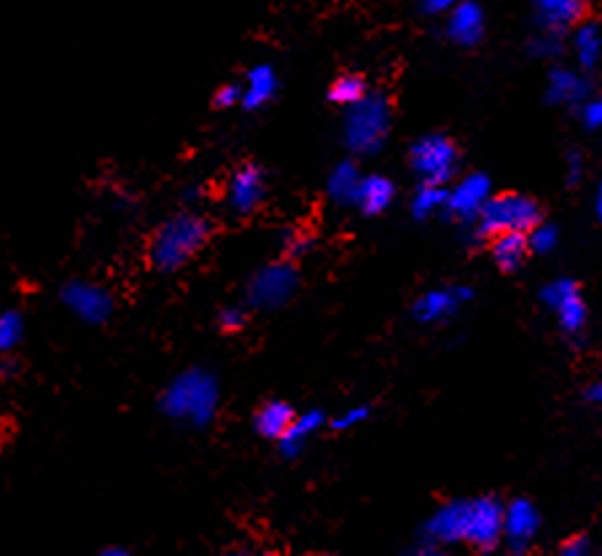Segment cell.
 I'll use <instances>...</instances> for the list:
<instances>
[{"mask_svg": "<svg viewBox=\"0 0 602 556\" xmlns=\"http://www.w3.org/2000/svg\"><path fill=\"white\" fill-rule=\"evenodd\" d=\"M323 422H326L323 411H318V409L304 411L301 417L293 420V425L288 428V433L280 438V454H283V457H299L301 449H304V441H307V438H310L315 430L323 428Z\"/></svg>", "mask_w": 602, "mask_h": 556, "instance_id": "obj_19", "label": "cell"}, {"mask_svg": "<svg viewBox=\"0 0 602 556\" xmlns=\"http://www.w3.org/2000/svg\"><path fill=\"white\" fill-rule=\"evenodd\" d=\"M218 409V382L205 368H189L175 377L162 395V411L172 420H189L197 428L210 425Z\"/></svg>", "mask_w": 602, "mask_h": 556, "instance_id": "obj_1", "label": "cell"}, {"mask_svg": "<svg viewBox=\"0 0 602 556\" xmlns=\"http://www.w3.org/2000/svg\"><path fill=\"white\" fill-rule=\"evenodd\" d=\"M414 556H447L444 551H439V548H420Z\"/></svg>", "mask_w": 602, "mask_h": 556, "instance_id": "obj_40", "label": "cell"}, {"mask_svg": "<svg viewBox=\"0 0 602 556\" xmlns=\"http://www.w3.org/2000/svg\"><path fill=\"white\" fill-rule=\"evenodd\" d=\"M559 556H594V548H592V540L589 538H573L568 540L565 546L559 548Z\"/></svg>", "mask_w": 602, "mask_h": 556, "instance_id": "obj_35", "label": "cell"}, {"mask_svg": "<svg viewBox=\"0 0 602 556\" xmlns=\"http://www.w3.org/2000/svg\"><path fill=\"white\" fill-rule=\"evenodd\" d=\"M232 556H245V554H232Z\"/></svg>", "mask_w": 602, "mask_h": 556, "instance_id": "obj_43", "label": "cell"}, {"mask_svg": "<svg viewBox=\"0 0 602 556\" xmlns=\"http://www.w3.org/2000/svg\"><path fill=\"white\" fill-rule=\"evenodd\" d=\"M468 511H471V500H449L430 516L425 524V535L433 543H463Z\"/></svg>", "mask_w": 602, "mask_h": 556, "instance_id": "obj_12", "label": "cell"}, {"mask_svg": "<svg viewBox=\"0 0 602 556\" xmlns=\"http://www.w3.org/2000/svg\"><path fill=\"white\" fill-rule=\"evenodd\" d=\"M500 540H503V503L498 497L471 500L463 543H471L479 551H492Z\"/></svg>", "mask_w": 602, "mask_h": 556, "instance_id": "obj_7", "label": "cell"}, {"mask_svg": "<svg viewBox=\"0 0 602 556\" xmlns=\"http://www.w3.org/2000/svg\"><path fill=\"white\" fill-rule=\"evenodd\" d=\"M530 52L535 54V57H541V60H554V57H562V52H565V43H562V35L559 33H546L538 35L533 43H530Z\"/></svg>", "mask_w": 602, "mask_h": 556, "instance_id": "obj_29", "label": "cell"}, {"mask_svg": "<svg viewBox=\"0 0 602 556\" xmlns=\"http://www.w3.org/2000/svg\"><path fill=\"white\" fill-rule=\"evenodd\" d=\"M538 527H541V516L530 500L516 497L514 503L503 505V538L508 540L514 554H522L530 546V540L538 535Z\"/></svg>", "mask_w": 602, "mask_h": 556, "instance_id": "obj_10", "label": "cell"}, {"mask_svg": "<svg viewBox=\"0 0 602 556\" xmlns=\"http://www.w3.org/2000/svg\"><path fill=\"white\" fill-rule=\"evenodd\" d=\"M210 237V226L202 215L197 213H178L156 231L151 242V264L159 272H175L186 261L197 256L199 248Z\"/></svg>", "mask_w": 602, "mask_h": 556, "instance_id": "obj_2", "label": "cell"}, {"mask_svg": "<svg viewBox=\"0 0 602 556\" xmlns=\"http://www.w3.org/2000/svg\"><path fill=\"white\" fill-rule=\"evenodd\" d=\"M361 186V172L353 162L336 164V170L328 178V197L334 199L336 205H355V194Z\"/></svg>", "mask_w": 602, "mask_h": 556, "instance_id": "obj_22", "label": "cell"}, {"mask_svg": "<svg viewBox=\"0 0 602 556\" xmlns=\"http://www.w3.org/2000/svg\"><path fill=\"white\" fill-rule=\"evenodd\" d=\"M62 301L73 315L81 317L84 323H92V326L105 323L113 312L111 293L95 283H84V280H70L62 288Z\"/></svg>", "mask_w": 602, "mask_h": 556, "instance_id": "obj_8", "label": "cell"}, {"mask_svg": "<svg viewBox=\"0 0 602 556\" xmlns=\"http://www.w3.org/2000/svg\"><path fill=\"white\" fill-rule=\"evenodd\" d=\"M369 406H355V409L344 411L342 417H336L334 420V428L336 430H347V428H355V425H361L363 420H369Z\"/></svg>", "mask_w": 602, "mask_h": 556, "instance_id": "obj_31", "label": "cell"}, {"mask_svg": "<svg viewBox=\"0 0 602 556\" xmlns=\"http://www.w3.org/2000/svg\"><path fill=\"white\" fill-rule=\"evenodd\" d=\"M393 199H396L393 180L382 178V175H366V178H361V186L355 194V205L363 215H379L393 205Z\"/></svg>", "mask_w": 602, "mask_h": 556, "instance_id": "obj_17", "label": "cell"}, {"mask_svg": "<svg viewBox=\"0 0 602 556\" xmlns=\"http://www.w3.org/2000/svg\"><path fill=\"white\" fill-rule=\"evenodd\" d=\"M471 299L473 288H468V285H455V288H444V291H428L414 301V317L420 323H439V320L452 315L463 301Z\"/></svg>", "mask_w": 602, "mask_h": 556, "instance_id": "obj_13", "label": "cell"}, {"mask_svg": "<svg viewBox=\"0 0 602 556\" xmlns=\"http://www.w3.org/2000/svg\"><path fill=\"white\" fill-rule=\"evenodd\" d=\"M559 320V328L565 331L568 336H578L584 334L586 328V317H589V309H586L584 299H581V293H570L568 299H562L554 307Z\"/></svg>", "mask_w": 602, "mask_h": 556, "instance_id": "obj_23", "label": "cell"}, {"mask_svg": "<svg viewBox=\"0 0 602 556\" xmlns=\"http://www.w3.org/2000/svg\"><path fill=\"white\" fill-rule=\"evenodd\" d=\"M310 245L312 240L307 237V234H296V237L288 240V253H291V256H304V253L310 250Z\"/></svg>", "mask_w": 602, "mask_h": 556, "instance_id": "obj_38", "label": "cell"}, {"mask_svg": "<svg viewBox=\"0 0 602 556\" xmlns=\"http://www.w3.org/2000/svg\"><path fill=\"white\" fill-rule=\"evenodd\" d=\"M242 103V89L237 84H226L221 86L213 97L215 108H232V105Z\"/></svg>", "mask_w": 602, "mask_h": 556, "instance_id": "obj_32", "label": "cell"}, {"mask_svg": "<svg viewBox=\"0 0 602 556\" xmlns=\"http://www.w3.org/2000/svg\"><path fill=\"white\" fill-rule=\"evenodd\" d=\"M14 371H17V366H14V363H9V360H6V363L0 366V374H3V377H9V374H14Z\"/></svg>", "mask_w": 602, "mask_h": 556, "instance_id": "obj_42", "label": "cell"}, {"mask_svg": "<svg viewBox=\"0 0 602 556\" xmlns=\"http://www.w3.org/2000/svg\"><path fill=\"white\" fill-rule=\"evenodd\" d=\"M527 248L535 253H551L557 248V229L551 223H538L527 231Z\"/></svg>", "mask_w": 602, "mask_h": 556, "instance_id": "obj_28", "label": "cell"}, {"mask_svg": "<svg viewBox=\"0 0 602 556\" xmlns=\"http://www.w3.org/2000/svg\"><path fill=\"white\" fill-rule=\"evenodd\" d=\"M390 132V105L382 95H366L361 103L347 108L344 143L355 154H377Z\"/></svg>", "mask_w": 602, "mask_h": 556, "instance_id": "obj_3", "label": "cell"}, {"mask_svg": "<svg viewBox=\"0 0 602 556\" xmlns=\"http://www.w3.org/2000/svg\"><path fill=\"white\" fill-rule=\"evenodd\" d=\"M527 253V234H500L492 240V258H495V264L503 269V272H516L519 266L525 264Z\"/></svg>", "mask_w": 602, "mask_h": 556, "instance_id": "obj_20", "label": "cell"}, {"mask_svg": "<svg viewBox=\"0 0 602 556\" xmlns=\"http://www.w3.org/2000/svg\"><path fill=\"white\" fill-rule=\"evenodd\" d=\"M576 43L578 65L584 70L597 68V57H600V33H597V22H581L573 35Z\"/></svg>", "mask_w": 602, "mask_h": 556, "instance_id": "obj_24", "label": "cell"}, {"mask_svg": "<svg viewBox=\"0 0 602 556\" xmlns=\"http://www.w3.org/2000/svg\"><path fill=\"white\" fill-rule=\"evenodd\" d=\"M293 420H296V414H293V409L288 406V403L269 401L256 411V420H253V425H256L258 436L275 438V441H280V438L288 433V428L293 425Z\"/></svg>", "mask_w": 602, "mask_h": 556, "instance_id": "obj_18", "label": "cell"}, {"mask_svg": "<svg viewBox=\"0 0 602 556\" xmlns=\"http://www.w3.org/2000/svg\"><path fill=\"white\" fill-rule=\"evenodd\" d=\"M589 92L592 86L584 76H578L576 70L554 68L549 73V89H546L549 103H586Z\"/></svg>", "mask_w": 602, "mask_h": 556, "instance_id": "obj_16", "label": "cell"}, {"mask_svg": "<svg viewBox=\"0 0 602 556\" xmlns=\"http://www.w3.org/2000/svg\"><path fill=\"white\" fill-rule=\"evenodd\" d=\"M586 3L581 0H541L535 3V22L549 33H565L568 27L586 22Z\"/></svg>", "mask_w": 602, "mask_h": 556, "instance_id": "obj_14", "label": "cell"}, {"mask_svg": "<svg viewBox=\"0 0 602 556\" xmlns=\"http://www.w3.org/2000/svg\"><path fill=\"white\" fill-rule=\"evenodd\" d=\"M366 95H369L366 92V81H363V76H355V73H344V76L336 78L334 84H331V92H328L331 103L344 105V108L361 103Z\"/></svg>", "mask_w": 602, "mask_h": 556, "instance_id": "obj_25", "label": "cell"}, {"mask_svg": "<svg viewBox=\"0 0 602 556\" xmlns=\"http://www.w3.org/2000/svg\"><path fill=\"white\" fill-rule=\"evenodd\" d=\"M245 320H248V315H245V309L242 307H226L224 312H221V328L224 331H240L242 326H245Z\"/></svg>", "mask_w": 602, "mask_h": 556, "instance_id": "obj_33", "label": "cell"}, {"mask_svg": "<svg viewBox=\"0 0 602 556\" xmlns=\"http://www.w3.org/2000/svg\"><path fill=\"white\" fill-rule=\"evenodd\" d=\"M490 189L492 183L487 175L471 172L463 180H457L455 189L447 191V210L455 218H460V221L473 223L479 218V213H482V207L487 205V199L492 197Z\"/></svg>", "mask_w": 602, "mask_h": 556, "instance_id": "obj_9", "label": "cell"}, {"mask_svg": "<svg viewBox=\"0 0 602 556\" xmlns=\"http://www.w3.org/2000/svg\"><path fill=\"white\" fill-rule=\"evenodd\" d=\"M412 167L422 186L444 189L457 172V146L447 135H425L412 148Z\"/></svg>", "mask_w": 602, "mask_h": 556, "instance_id": "obj_5", "label": "cell"}, {"mask_svg": "<svg viewBox=\"0 0 602 556\" xmlns=\"http://www.w3.org/2000/svg\"><path fill=\"white\" fill-rule=\"evenodd\" d=\"M449 38L460 46H473V43L482 41L484 35V9L479 3H457L452 6V17L447 25Z\"/></svg>", "mask_w": 602, "mask_h": 556, "instance_id": "obj_15", "label": "cell"}, {"mask_svg": "<svg viewBox=\"0 0 602 556\" xmlns=\"http://www.w3.org/2000/svg\"><path fill=\"white\" fill-rule=\"evenodd\" d=\"M581 119H584L586 129H592V132L600 127V124H602V103H600V100H592V97H589V100L581 105Z\"/></svg>", "mask_w": 602, "mask_h": 556, "instance_id": "obj_34", "label": "cell"}, {"mask_svg": "<svg viewBox=\"0 0 602 556\" xmlns=\"http://www.w3.org/2000/svg\"><path fill=\"white\" fill-rule=\"evenodd\" d=\"M586 401L589 403H600L602 401V387H600V382H592V385L586 387Z\"/></svg>", "mask_w": 602, "mask_h": 556, "instance_id": "obj_39", "label": "cell"}, {"mask_svg": "<svg viewBox=\"0 0 602 556\" xmlns=\"http://www.w3.org/2000/svg\"><path fill=\"white\" fill-rule=\"evenodd\" d=\"M100 556H132L129 551H124V548H105Z\"/></svg>", "mask_w": 602, "mask_h": 556, "instance_id": "obj_41", "label": "cell"}, {"mask_svg": "<svg viewBox=\"0 0 602 556\" xmlns=\"http://www.w3.org/2000/svg\"><path fill=\"white\" fill-rule=\"evenodd\" d=\"M264 194H267L264 170L256 167V164H245L229 180V194L226 197H229V207H232L234 213L250 215L264 202Z\"/></svg>", "mask_w": 602, "mask_h": 556, "instance_id": "obj_11", "label": "cell"}, {"mask_svg": "<svg viewBox=\"0 0 602 556\" xmlns=\"http://www.w3.org/2000/svg\"><path fill=\"white\" fill-rule=\"evenodd\" d=\"M299 285V274L291 264L264 266L261 272L250 280L248 304L256 309H277L288 304Z\"/></svg>", "mask_w": 602, "mask_h": 556, "instance_id": "obj_6", "label": "cell"}, {"mask_svg": "<svg viewBox=\"0 0 602 556\" xmlns=\"http://www.w3.org/2000/svg\"><path fill=\"white\" fill-rule=\"evenodd\" d=\"M584 175V156L578 151H570L568 154V186H576L578 180Z\"/></svg>", "mask_w": 602, "mask_h": 556, "instance_id": "obj_36", "label": "cell"}, {"mask_svg": "<svg viewBox=\"0 0 602 556\" xmlns=\"http://www.w3.org/2000/svg\"><path fill=\"white\" fill-rule=\"evenodd\" d=\"M541 223V207L538 202L525 194H498L487 199L482 213L476 218V231L479 237H500V234H527Z\"/></svg>", "mask_w": 602, "mask_h": 556, "instance_id": "obj_4", "label": "cell"}, {"mask_svg": "<svg viewBox=\"0 0 602 556\" xmlns=\"http://www.w3.org/2000/svg\"><path fill=\"white\" fill-rule=\"evenodd\" d=\"M420 11L428 17H436V14L452 11V3L449 0H425V3H420Z\"/></svg>", "mask_w": 602, "mask_h": 556, "instance_id": "obj_37", "label": "cell"}, {"mask_svg": "<svg viewBox=\"0 0 602 556\" xmlns=\"http://www.w3.org/2000/svg\"><path fill=\"white\" fill-rule=\"evenodd\" d=\"M578 291V285L573 283V280H554V283H549L546 288L541 291V299L546 307H557L559 301L562 299H568L570 293H576Z\"/></svg>", "mask_w": 602, "mask_h": 556, "instance_id": "obj_30", "label": "cell"}, {"mask_svg": "<svg viewBox=\"0 0 602 556\" xmlns=\"http://www.w3.org/2000/svg\"><path fill=\"white\" fill-rule=\"evenodd\" d=\"M25 334V317L17 309H6L0 312V355H6L22 342Z\"/></svg>", "mask_w": 602, "mask_h": 556, "instance_id": "obj_26", "label": "cell"}, {"mask_svg": "<svg viewBox=\"0 0 602 556\" xmlns=\"http://www.w3.org/2000/svg\"><path fill=\"white\" fill-rule=\"evenodd\" d=\"M444 207H447V189H436V186H422L412 199V215L420 221L439 213Z\"/></svg>", "mask_w": 602, "mask_h": 556, "instance_id": "obj_27", "label": "cell"}, {"mask_svg": "<svg viewBox=\"0 0 602 556\" xmlns=\"http://www.w3.org/2000/svg\"><path fill=\"white\" fill-rule=\"evenodd\" d=\"M277 89V76L275 70L269 68V65H258L248 73V86L242 89V105L248 108V111H256L261 105L267 103L269 97L275 95Z\"/></svg>", "mask_w": 602, "mask_h": 556, "instance_id": "obj_21", "label": "cell"}]
</instances>
